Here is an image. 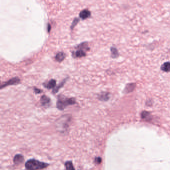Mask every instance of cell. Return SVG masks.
<instances>
[{
    "label": "cell",
    "instance_id": "14",
    "mask_svg": "<svg viewBox=\"0 0 170 170\" xmlns=\"http://www.w3.org/2000/svg\"><path fill=\"white\" fill-rule=\"evenodd\" d=\"M135 87V84L134 83H131V84H129L127 85L125 87V91L126 93H129L131 91H132L134 89Z\"/></svg>",
    "mask_w": 170,
    "mask_h": 170
},
{
    "label": "cell",
    "instance_id": "15",
    "mask_svg": "<svg viewBox=\"0 0 170 170\" xmlns=\"http://www.w3.org/2000/svg\"><path fill=\"white\" fill-rule=\"evenodd\" d=\"M65 167L67 170H74L73 163L72 161H67L65 163Z\"/></svg>",
    "mask_w": 170,
    "mask_h": 170
},
{
    "label": "cell",
    "instance_id": "19",
    "mask_svg": "<svg viewBox=\"0 0 170 170\" xmlns=\"http://www.w3.org/2000/svg\"><path fill=\"white\" fill-rule=\"evenodd\" d=\"M34 91L36 94H39V93H40L42 92V90L38 89L37 88H36V87L34 88Z\"/></svg>",
    "mask_w": 170,
    "mask_h": 170
},
{
    "label": "cell",
    "instance_id": "1",
    "mask_svg": "<svg viewBox=\"0 0 170 170\" xmlns=\"http://www.w3.org/2000/svg\"><path fill=\"white\" fill-rule=\"evenodd\" d=\"M49 164L40 162L35 159H30L25 163V167L28 170H39L46 168L48 167Z\"/></svg>",
    "mask_w": 170,
    "mask_h": 170
},
{
    "label": "cell",
    "instance_id": "3",
    "mask_svg": "<svg viewBox=\"0 0 170 170\" xmlns=\"http://www.w3.org/2000/svg\"><path fill=\"white\" fill-rule=\"evenodd\" d=\"M20 79L19 77H13L12 78H11V79H10L9 80H8V81L6 82L5 83H4L3 84L1 85V89H2V88L9 86V85H16V84H18L19 83H20Z\"/></svg>",
    "mask_w": 170,
    "mask_h": 170
},
{
    "label": "cell",
    "instance_id": "13",
    "mask_svg": "<svg viewBox=\"0 0 170 170\" xmlns=\"http://www.w3.org/2000/svg\"><path fill=\"white\" fill-rule=\"evenodd\" d=\"M109 94L107 93H102L99 95L98 99L101 101H107L109 99Z\"/></svg>",
    "mask_w": 170,
    "mask_h": 170
},
{
    "label": "cell",
    "instance_id": "9",
    "mask_svg": "<svg viewBox=\"0 0 170 170\" xmlns=\"http://www.w3.org/2000/svg\"><path fill=\"white\" fill-rule=\"evenodd\" d=\"M65 57H66V54L64 52H60L56 54L55 59L57 61L61 62L65 59Z\"/></svg>",
    "mask_w": 170,
    "mask_h": 170
},
{
    "label": "cell",
    "instance_id": "7",
    "mask_svg": "<svg viewBox=\"0 0 170 170\" xmlns=\"http://www.w3.org/2000/svg\"><path fill=\"white\" fill-rule=\"evenodd\" d=\"M56 81L55 79H52L50 80L48 82L44 83L43 85L46 88L50 89H52V88H53L55 87V86H56Z\"/></svg>",
    "mask_w": 170,
    "mask_h": 170
},
{
    "label": "cell",
    "instance_id": "18",
    "mask_svg": "<svg viewBox=\"0 0 170 170\" xmlns=\"http://www.w3.org/2000/svg\"><path fill=\"white\" fill-rule=\"evenodd\" d=\"M102 162V159L100 157H96L95 159L94 160V162L97 164H99L101 163V162Z\"/></svg>",
    "mask_w": 170,
    "mask_h": 170
},
{
    "label": "cell",
    "instance_id": "2",
    "mask_svg": "<svg viewBox=\"0 0 170 170\" xmlns=\"http://www.w3.org/2000/svg\"><path fill=\"white\" fill-rule=\"evenodd\" d=\"M76 103V100L74 98H67L63 96H59L56 103L57 108L60 110L64 109L68 105Z\"/></svg>",
    "mask_w": 170,
    "mask_h": 170
},
{
    "label": "cell",
    "instance_id": "17",
    "mask_svg": "<svg viewBox=\"0 0 170 170\" xmlns=\"http://www.w3.org/2000/svg\"><path fill=\"white\" fill-rule=\"evenodd\" d=\"M149 115H150L149 113L146 112V111H144V112H142V117L143 119H146L147 118L148 116H149Z\"/></svg>",
    "mask_w": 170,
    "mask_h": 170
},
{
    "label": "cell",
    "instance_id": "8",
    "mask_svg": "<svg viewBox=\"0 0 170 170\" xmlns=\"http://www.w3.org/2000/svg\"><path fill=\"white\" fill-rule=\"evenodd\" d=\"M90 16H91V12L88 10H84L82 11L79 13V17L82 20H85L89 18Z\"/></svg>",
    "mask_w": 170,
    "mask_h": 170
},
{
    "label": "cell",
    "instance_id": "5",
    "mask_svg": "<svg viewBox=\"0 0 170 170\" xmlns=\"http://www.w3.org/2000/svg\"><path fill=\"white\" fill-rule=\"evenodd\" d=\"M78 50L75 52H73V56L74 58H80L86 56L85 50L82 49H78Z\"/></svg>",
    "mask_w": 170,
    "mask_h": 170
},
{
    "label": "cell",
    "instance_id": "20",
    "mask_svg": "<svg viewBox=\"0 0 170 170\" xmlns=\"http://www.w3.org/2000/svg\"><path fill=\"white\" fill-rule=\"evenodd\" d=\"M48 26H49V27H48V31H49H49H50V28H51V26H50V25H49H49H48Z\"/></svg>",
    "mask_w": 170,
    "mask_h": 170
},
{
    "label": "cell",
    "instance_id": "10",
    "mask_svg": "<svg viewBox=\"0 0 170 170\" xmlns=\"http://www.w3.org/2000/svg\"><path fill=\"white\" fill-rule=\"evenodd\" d=\"M161 69L165 72H170V62L168 61L164 63L161 66Z\"/></svg>",
    "mask_w": 170,
    "mask_h": 170
},
{
    "label": "cell",
    "instance_id": "6",
    "mask_svg": "<svg viewBox=\"0 0 170 170\" xmlns=\"http://www.w3.org/2000/svg\"><path fill=\"white\" fill-rule=\"evenodd\" d=\"M24 157L21 154H17L13 159V162L16 165H20L24 162Z\"/></svg>",
    "mask_w": 170,
    "mask_h": 170
},
{
    "label": "cell",
    "instance_id": "4",
    "mask_svg": "<svg viewBox=\"0 0 170 170\" xmlns=\"http://www.w3.org/2000/svg\"><path fill=\"white\" fill-rule=\"evenodd\" d=\"M40 102L41 104L44 107H49L50 104L51 100L50 99L46 96V95H43L40 100Z\"/></svg>",
    "mask_w": 170,
    "mask_h": 170
},
{
    "label": "cell",
    "instance_id": "16",
    "mask_svg": "<svg viewBox=\"0 0 170 170\" xmlns=\"http://www.w3.org/2000/svg\"><path fill=\"white\" fill-rule=\"evenodd\" d=\"M79 22V19L78 18H75L74 21H73V23H72V26H71V29H73V27L77 24Z\"/></svg>",
    "mask_w": 170,
    "mask_h": 170
},
{
    "label": "cell",
    "instance_id": "11",
    "mask_svg": "<svg viewBox=\"0 0 170 170\" xmlns=\"http://www.w3.org/2000/svg\"><path fill=\"white\" fill-rule=\"evenodd\" d=\"M110 50L111 52V57L113 59H116L119 56V53L118 50L115 47H111L110 48Z\"/></svg>",
    "mask_w": 170,
    "mask_h": 170
},
{
    "label": "cell",
    "instance_id": "12",
    "mask_svg": "<svg viewBox=\"0 0 170 170\" xmlns=\"http://www.w3.org/2000/svg\"><path fill=\"white\" fill-rule=\"evenodd\" d=\"M67 80V78L64 79L61 82L60 84H59L57 86H56V87L53 89V91H52V93H53V94H55V93H57V92L59 91V90L61 89V88L62 86H63V85H64V84L65 83V82H66V81Z\"/></svg>",
    "mask_w": 170,
    "mask_h": 170
}]
</instances>
